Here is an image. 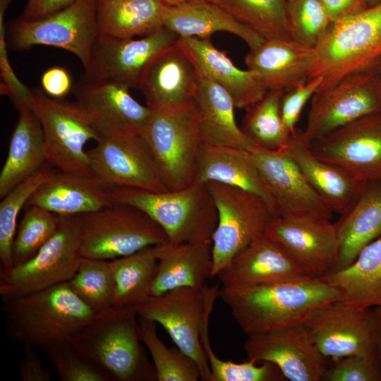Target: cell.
Returning <instances> with one entry per match:
<instances>
[{
    "mask_svg": "<svg viewBox=\"0 0 381 381\" xmlns=\"http://www.w3.org/2000/svg\"><path fill=\"white\" fill-rule=\"evenodd\" d=\"M219 297L246 336L304 322L318 309L342 298L323 277L310 275L236 286H222Z\"/></svg>",
    "mask_w": 381,
    "mask_h": 381,
    "instance_id": "6da1fadb",
    "label": "cell"
},
{
    "mask_svg": "<svg viewBox=\"0 0 381 381\" xmlns=\"http://www.w3.org/2000/svg\"><path fill=\"white\" fill-rule=\"evenodd\" d=\"M69 339L113 380H157L154 365L141 345L136 308L112 306L96 314Z\"/></svg>",
    "mask_w": 381,
    "mask_h": 381,
    "instance_id": "7a4b0ae2",
    "label": "cell"
},
{
    "mask_svg": "<svg viewBox=\"0 0 381 381\" xmlns=\"http://www.w3.org/2000/svg\"><path fill=\"white\" fill-rule=\"evenodd\" d=\"M2 305L8 336L40 350L69 338L95 315L67 282L3 301Z\"/></svg>",
    "mask_w": 381,
    "mask_h": 381,
    "instance_id": "3957f363",
    "label": "cell"
},
{
    "mask_svg": "<svg viewBox=\"0 0 381 381\" xmlns=\"http://www.w3.org/2000/svg\"><path fill=\"white\" fill-rule=\"evenodd\" d=\"M109 195L112 202L128 204L145 212L162 228L169 243L212 242L218 217L206 183H193L164 192L113 187Z\"/></svg>",
    "mask_w": 381,
    "mask_h": 381,
    "instance_id": "277c9868",
    "label": "cell"
},
{
    "mask_svg": "<svg viewBox=\"0 0 381 381\" xmlns=\"http://www.w3.org/2000/svg\"><path fill=\"white\" fill-rule=\"evenodd\" d=\"M140 136L169 190H180L194 183L202 142L193 99L177 107L152 110Z\"/></svg>",
    "mask_w": 381,
    "mask_h": 381,
    "instance_id": "5b68a950",
    "label": "cell"
},
{
    "mask_svg": "<svg viewBox=\"0 0 381 381\" xmlns=\"http://www.w3.org/2000/svg\"><path fill=\"white\" fill-rule=\"evenodd\" d=\"M310 78L320 77L318 90L347 74L371 67L381 56V4L331 24L315 49Z\"/></svg>",
    "mask_w": 381,
    "mask_h": 381,
    "instance_id": "8992f818",
    "label": "cell"
},
{
    "mask_svg": "<svg viewBox=\"0 0 381 381\" xmlns=\"http://www.w3.org/2000/svg\"><path fill=\"white\" fill-rule=\"evenodd\" d=\"M84 258L111 260L169 242L162 228L141 210L113 202L77 215Z\"/></svg>",
    "mask_w": 381,
    "mask_h": 381,
    "instance_id": "52a82bcc",
    "label": "cell"
},
{
    "mask_svg": "<svg viewBox=\"0 0 381 381\" xmlns=\"http://www.w3.org/2000/svg\"><path fill=\"white\" fill-rule=\"evenodd\" d=\"M219 285L202 289L181 287L151 296L136 308L138 316L159 324L177 348L198 365L201 380H211V370L201 342L202 329L209 321Z\"/></svg>",
    "mask_w": 381,
    "mask_h": 381,
    "instance_id": "ba28073f",
    "label": "cell"
},
{
    "mask_svg": "<svg viewBox=\"0 0 381 381\" xmlns=\"http://www.w3.org/2000/svg\"><path fill=\"white\" fill-rule=\"evenodd\" d=\"M28 102L42 128L47 162L61 172L95 176L85 145L99 136L77 104L36 88L30 90Z\"/></svg>",
    "mask_w": 381,
    "mask_h": 381,
    "instance_id": "9c48e42d",
    "label": "cell"
},
{
    "mask_svg": "<svg viewBox=\"0 0 381 381\" xmlns=\"http://www.w3.org/2000/svg\"><path fill=\"white\" fill-rule=\"evenodd\" d=\"M54 236L31 259L0 269V296L6 301L68 282L84 258L77 215L59 216Z\"/></svg>",
    "mask_w": 381,
    "mask_h": 381,
    "instance_id": "30bf717a",
    "label": "cell"
},
{
    "mask_svg": "<svg viewBox=\"0 0 381 381\" xmlns=\"http://www.w3.org/2000/svg\"><path fill=\"white\" fill-rule=\"evenodd\" d=\"M217 211V224L212 239V278L231 258L265 230L275 217L259 195L217 181L205 183Z\"/></svg>",
    "mask_w": 381,
    "mask_h": 381,
    "instance_id": "8fae6325",
    "label": "cell"
},
{
    "mask_svg": "<svg viewBox=\"0 0 381 381\" xmlns=\"http://www.w3.org/2000/svg\"><path fill=\"white\" fill-rule=\"evenodd\" d=\"M381 111V80L368 67L346 75L312 97L303 141H313L363 116Z\"/></svg>",
    "mask_w": 381,
    "mask_h": 381,
    "instance_id": "7c38bea8",
    "label": "cell"
},
{
    "mask_svg": "<svg viewBox=\"0 0 381 381\" xmlns=\"http://www.w3.org/2000/svg\"><path fill=\"white\" fill-rule=\"evenodd\" d=\"M9 32L14 49L25 50L35 45L64 49L78 56L85 68L99 35L97 0H75L64 8L38 20L20 18L11 23Z\"/></svg>",
    "mask_w": 381,
    "mask_h": 381,
    "instance_id": "4fadbf2b",
    "label": "cell"
},
{
    "mask_svg": "<svg viewBox=\"0 0 381 381\" xmlns=\"http://www.w3.org/2000/svg\"><path fill=\"white\" fill-rule=\"evenodd\" d=\"M179 38L164 26L139 39L99 35L83 80L110 82L140 90L153 61Z\"/></svg>",
    "mask_w": 381,
    "mask_h": 381,
    "instance_id": "5bb4252c",
    "label": "cell"
},
{
    "mask_svg": "<svg viewBox=\"0 0 381 381\" xmlns=\"http://www.w3.org/2000/svg\"><path fill=\"white\" fill-rule=\"evenodd\" d=\"M96 143L87 155L94 176L107 186L169 190L140 135L100 137Z\"/></svg>",
    "mask_w": 381,
    "mask_h": 381,
    "instance_id": "9a60e30c",
    "label": "cell"
},
{
    "mask_svg": "<svg viewBox=\"0 0 381 381\" xmlns=\"http://www.w3.org/2000/svg\"><path fill=\"white\" fill-rule=\"evenodd\" d=\"M304 325L320 352L334 361L376 355L372 308L340 299L318 309Z\"/></svg>",
    "mask_w": 381,
    "mask_h": 381,
    "instance_id": "2e32d148",
    "label": "cell"
},
{
    "mask_svg": "<svg viewBox=\"0 0 381 381\" xmlns=\"http://www.w3.org/2000/svg\"><path fill=\"white\" fill-rule=\"evenodd\" d=\"M311 152L358 180H381V111L363 116L313 141Z\"/></svg>",
    "mask_w": 381,
    "mask_h": 381,
    "instance_id": "e0dca14e",
    "label": "cell"
},
{
    "mask_svg": "<svg viewBox=\"0 0 381 381\" xmlns=\"http://www.w3.org/2000/svg\"><path fill=\"white\" fill-rule=\"evenodd\" d=\"M264 233L286 251L305 274L322 277L336 267L339 243L335 223L330 219L277 216Z\"/></svg>",
    "mask_w": 381,
    "mask_h": 381,
    "instance_id": "ac0fdd59",
    "label": "cell"
},
{
    "mask_svg": "<svg viewBox=\"0 0 381 381\" xmlns=\"http://www.w3.org/2000/svg\"><path fill=\"white\" fill-rule=\"evenodd\" d=\"M244 349L247 359L270 362L291 381H322L328 368L304 324L247 336Z\"/></svg>",
    "mask_w": 381,
    "mask_h": 381,
    "instance_id": "d6986e66",
    "label": "cell"
},
{
    "mask_svg": "<svg viewBox=\"0 0 381 381\" xmlns=\"http://www.w3.org/2000/svg\"><path fill=\"white\" fill-rule=\"evenodd\" d=\"M75 103L100 137L141 135L152 110L138 102L129 89L110 82L78 83Z\"/></svg>",
    "mask_w": 381,
    "mask_h": 381,
    "instance_id": "ffe728a7",
    "label": "cell"
},
{
    "mask_svg": "<svg viewBox=\"0 0 381 381\" xmlns=\"http://www.w3.org/2000/svg\"><path fill=\"white\" fill-rule=\"evenodd\" d=\"M251 153L272 193L279 216L332 218L333 212L309 184L288 148L269 152L257 147Z\"/></svg>",
    "mask_w": 381,
    "mask_h": 381,
    "instance_id": "44dd1931",
    "label": "cell"
},
{
    "mask_svg": "<svg viewBox=\"0 0 381 381\" xmlns=\"http://www.w3.org/2000/svg\"><path fill=\"white\" fill-rule=\"evenodd\" d=\"M178 42L191 59L199 75L224 88L236 108L246 109L268 91L257 72L236 67L224 52L214 46L210 38L179 37Z\"/></svg>",
    "mask_w": 381,
    "mask_h": 381,
    "instance_id": "7402d4cb",
    "label": "cell"
},
{
    "mask_svg": "<svg viewBox=\"0 0 381 381\" xmlns=\"http://www.w3.org/2000/svg\"><path fill=\"white\" fill-rule=\"evenodd\" d=\"M198 78L193 62L177 42L153 61L140 90L152 110L168 109L193 99Z\"/></svg>",
    "mask_w": 381,
    "mask_h": 381,
    "instance_id": "603a6c76",
    "label": "cell"
},
{
    "mask_svg": "<svg viewBox=\"0 0 381 381\" xmlns=\"http://www.w3.org/2000/svg\"><path fill=\"white\" fill-rule=\"evenodd\" d=\"M303 274L286 251L263 233L234 255L217 277L222 286H236Z\"/></svg>",
    "mask_w": 381,
    "mask_h": 381,
    "instance_id": "cb8c5ba5",
    "label": "cell"
},
{
    "mask_svg": "<svg viewBox=\"0 0 381 381\" xmlns=\"http://www.w3.org/2000/svg\"><path fill=\"white\" fill-rule=\"evenodd\" d=\"M315 62V49L282 40H265L245 59L248 69L260 75L267 90L283 94L306 83Z\"/></svg>",
    "mask_w": 381,
    "mask_h": 381,
    "instance_id": "d4e9b609",
    "label": "cell"
},
{
    "mask_svg": "<svg viewBox=\"0 0 381 381\" xmlns=\"http://www.w3.org/2000/svg\"><path fill=\"white\" fill-rule=\"evenodd\" d=\"M217 181L261 197L276 216L274 198L251 152L234 147L202 145L194 183Z\"/></svg>",
    "mask_w": 381,
    "mask_h": 381,
    "instance_id": "484cf974",
    "label": "cell"
},
{
    "mask_svg": "<svg viewBox=\"0 0 381 381\" xmlns=\"http://www.w3.org/2000/svg\"><path fill=\"white\" fill-rule=\"evenodd\" d=\"M158 260L151 296L181 287L202 289L212 278V242H169L155 246Z\"/></svg>",
    "mask_w": 381,
    "mask_h": 381,
    "instance_id": "4316f807",
    "label": "cell"
},
{
    "mask_svg": "<svg viewBox=\"0 0 381 381\" xmlns=\"http://www.w3.org/2000/svg\"><path fill=\"white\" fill-rule=\"evenodd\" d=\"M288 150L309 184L333 213L344 214L367 183L339 166L316 157L303 141L300 130L291 134Z\"/></svg>",
    "mask_w": 381,
    "mask_h": 381,
    "instance_id": "83f0119b",
    "label": "cell"
},
{
    "mask_svg": "<svg viewBox=\"0 0 381 381\" xmlns=\"http://www.w3.org/2000/svg\"><path fill=\"white\" fill-rule=\"evenodd\" d=\"M109 188L95 176L58 171L37 189L26 205H36L59 216L78 215L111 205Z\"/></svg>",
    "mask_w": 381,
    "mask_h": 381,
    "instance_id": "f1b7e54d",
    "label": "cell"
},
{
    "mask_svg": "<svg viewBox=\"0 0 381 381\" xmlns=\"http://www.w3.org/2000/svg\"><path fill=\"white\" fill-rule=\"evenodd\" d=\"M193 100L202 145L234 147L250 152L258 147L237 125L233 99L221 86L199 75Z\"/></svg>",
    "mask_w": 381,
    "mask_h": 381,
    "instance_id": "f546056e",
    "label": "cell"
},
{
    "mask_svg": "<svg viewBox=\"0 0 381 381\" xmlns=\"http://www.w3.org/2000/svg\"><path fill=\"white\" fill-rule=\"evenodd\" d=\"M164 26L179 37L210 38L217 32H226L242 39L250 51L259 48L265 39L240 23L220 6L210 1H189L166 6Z\"/></svg>",
    "mask_w": 381,
    "mask_h": 381,
    "instance_id": "4dcf8cb0",
    "label": "cell"
},
{
    "mask_svg": "<svg viewBox=\"0 0 381 381\" xmlns=\"http://www.w3.org/2000/svg\"><path fill=\"white\" fill-rule=\"evenodd\" d=\"M14 103L18 116L0 173L1 198L47 162L43 131L38 119L28 100Z\"/></svg>",
    "mask_w": 381,
    "mask_h": 381,
    "instance_id": "1f68e13d",
    "label": "cell"
},
{
    "mask_svg": "<svg viewBox=\"0 0 381 381\" xmlns=\"http://www.w3.org/2000/svg\"><path fill=\"white\" fill-rule=\"evenodd\" d=\"M335 225L339 253L334 270H337L350 265L367 245L381 237V180L367 182Z\"/></svg>",
    "mask_w": 381,
    "mask_h": 381,
    "instance_id": "d6a6232c",
    "label": "cell"
},
{
    "mask_svg": "<svg viewBox=\"0 0 381 381\" xmlns=\"http://www.w3.org/2000/svg\"><path fill=\"white\" fill-rule=\"evenodd\" d=\"M166 4L162 0H97L99 35L133 38L164 26Z\"/></svg>",
    "mask_w": 381,
    "mask_h": 381,
    "instance_id": "836d02e7",
    "label": "cell"
},
{
    "mask_svg": "<svg viewBox=\"0 0 381 381\" xmlns=\"http://www.w3.org/2000/svg\"><path fill=\"white\" fill-rule=\"evenodd\" d=\"M342 300L362 308H381V237L367 245L349 266L322 277Z\"/></svg>",
    "mask_w": 381,
    "mask_h": 381,
    "instance_id": "e575fe53",
    "label": "cell"
},
{
    "mask_svg": "<svg viewBox=\"0 0 381 381\" xmlns=\"http://www.w3.org/2000/svg\"><path fill=\"white\" fill-rule=\"evenodd\" d=\"M109 261L116 286L113 306L136 308L151 296L158 266L155 246Z\"/></svg>",
    "mask_w": 381,
    "mask_h": 381,
    "instance_id": "d590c367",
    "label": "cell"
},
{
    "mask_svg": "<svg viewBox=\"0 0 381 381\" xmlns=\"http://www.w3.org/2000/svg\"><path fill=\"white\" fill-rule=\"evenodd\" d=\"M265 40H292L286 0H210Z\"/></svg>",
    "mask_w": 381,
    "mask_h": 381,
    "instance_id": "8d00e7d4",
    "label": "cell"
},
{
    "mask_svg": "<svg viewBox=\"0 0 381 381\" xmlns=\"http://www.w3.org/2000/svg\"><path fill=\"white\" fill-rule=\"evenodd\" d=\"M283 93L268 90L264 97L246 110L241 130L258 147L277 152L289 147L291 133L281 114Z\"/></svg>",
    "mask_w": 381,
    "mask_h": 381,
    "instance_id": "74e56055",
    "label": "cell"
},
{
    "mask_svg": "<svg viewBox=\"0 0 381 381\" xmlns=\"http://www.w3.org/2000/svg\"><path fill=\"white\" fill-rule=\"evenodd\" d=\"M57 171L53 166L46 162L38 171L18 183L2 198L0 203L1 268L7 269L13 266L12 246L20 210L26 206L37 189Z\"/></svg>",
    "mask_w": 381,
    "mask_h": 381,
    "instance_id": "f35d334b",
    "label": "cell"
},
{
    "mask_svg": "<svg viewBox=\"0 0 381 381\" xmlns=\"http://www.w3.org/2000/svg\"><path fill=\"white\" fill-rule=\"evenodd\" d=\"M142 343L150 351L157 381H198L201 380L196 363L179 348H168L157 335L155 322L138 316Z\"/></svg>",
    "mask_w": 381,
    "mask_h": 381,
    "instance_id": "ab89813d",
    "label": "cell"
},
{
    "mask_svg": "<svg viewBox=\"0 0 381 381\" xmlns=\"http://www.w3.org/2000/svg\"><path fill=\"white\" fill-rule=\"evenodd\" d=\"M67 283L95 315L114 305L116 286L109 260L83 258Z\"/></svg>",
    "mask_w": 381,
    "mask_h": 381,
    "instance_id": "60d3db41",
    "label": "cell"
},
{
    "mask_svg": "<svg viewBox=\"0 0 381 381\" xmlns=\"http://www.w3.org/2000/svg\"><path fill=\"white\" fill-rule=\"evenodd\" d=\"M12 246L14 265L27 262L54 236L59 226V215L36 205H26Z\"/></svg>",
    "mask_w": 381,
    "mask_h": 381,
    "instance_id": "b9f144b4",
    "label": "cell"
},
{
    "mask_svg": "<svg viewBox=\"0 0 381 381\" xmlns=\"http://www.w3.org/2000/svg\"><path fill=\"white\" fill-rule=\"evenodd\" d=\"M209 321L201 333V342L211 370L210 381H283L285 377L280 370L270 362L247 359L242 363L219 358L213 351L208 334Z\"/></svg>",
    "mask_w": 381,
    "mask_h": 381,
    "instance_id": "7bdbcfd3",
    "label": "cell"
},
{
    "mask_svg": "<svg viewBox=\"0 0 381 381\" xmlns=\"http://www.w3.org/2000/svg\"><path fill=\"white\" fill-rule=\"evenodd\" d=\"M49 358L62 381H110L111 377L82 354L69 338L40 350Z\"/></svg>",
    "mask_w": 381,
    "mask_h": 381,
    "instance_id": "ee69618b",
    "label": "cell"
},
{
    "mask_svg": "<svg viewBox=\"0 0 381 381\" xmlns=\"http://www.w3.org/2000/svg\"><path fill=\"white\" fill-rule=\"evenodd\" d=\"M289 23L292 40L315 49L332 23L320 0L288 2Z\"/></svg>",
    "mask_w": 381,
    "mask_h": 381,
    "instance_id": "f6af8a7d",
    "label": "cell"
},
{
    "mask_svg": "<svg viewBox=\"0 0 381 381\" xmlns=\"http://www.w3.org/2000/svg\"><path fill=\"white\" fill-rule=\"evenodd\" d=\"M322 381H381V366L376 355L346 356L328 367Z\"/></svg>",
    "mask_w": 381,
    "mask_h": 381,
    "instance_id": "bcb514c9",
    "label": "cell"
},
{
    "mask_svg": "<svg viewBox=\"0 0 381 381\" xmlns=\"http://www.w3.org/2000/svg\"><path fill=\"white\" fill-rule=\"evenodd\" d=\"M322 83L320 77L309 79L302 85L283 94L281 102V114L283 122L289 131L293 134L296 128L303 108L318 91Z\"/></svg>",
    "mask_w": 381,
    "mask_h": 381,
    "instance_id": "7dc6e473",
    "label": "cell"
},
{
    "mask_svg": "<svg viewBox=\"0 0 381 381\" xmlns=\"http://www.w3.org/2000/svg\"><path fill=\"white\" fill-rule=\"evenodd\" d=\"M33 347L24 346L19 358V373L22 381H50L52 370L46 368Z\"/></svg>",
    "mask_w": 381,
    "mask_h": 381,
    "instance_id": "c3c4849f",
    "label": "cell"
},
{
    "mask_svg": "<svg viewBox=\"0 0 381 381\" xmlns=\"http://www.w3.org/2000/svg\"><path fill=\"white\" fill-rule=\"evenodd\" d=\"M41 84L43 91L47 95L56 99L66 96L72 87L69 73L65 68L59 66L47 69L42 75Z\"/></svg>",
    "mask_w": 381,
    "mask_h": 381,
    "instance_id": "681fc988",
    "label": "cell"
},
{
    "mask_svg": "<svg viewBox=\"0 0 381 381\" xmlns=\"http://www.w3.org/2000/svg\"><path fill=\"white\" fill-rule=\"evenodd\" d=\"M332 23L350 17L370 6L368 0H320Z\"/></svg>",
    "mask_w": 381,
    "mask_h": 381,
    "instance_id": "f907efd6",
    "label": "cell"
},
{
    "mask_svg": "<svg viewBox=\"0 0 381 381\" xmlns=\"http://www.w3.org/2000/svg\"><path fill=\"white\" fill-rule=\"evenodd\" d=\"M75 0H28L20 18L38 20L59 11Z\"/></svg>",
    "mask_w": 381,
    "mask_h": 381,
    "instance_id": "816d5d0a",
    "label": "cell"
},
{
    "mask_svg": "<svg viewBox=\"0 0 381 381\" xmlns=\"http://www.w3.org/2000/svg\"><path fill=\"white\" fill-rule=\"evenodd\" d=\"M375 353L381 366V308H372Z\"/></svg>",
    "mask_w": 381,
    "mask_h": 381,
    "instance_id": "f5cc1de1",
    "label": "cell"
},
{
    "mask_svg": "<svg viewBox=\"0 0 381 381\" xmlns=\"http://www.w3.org/2000/svg\"><path fill=\"white\" fill-rule=\"evenodd\" d=\"M167 6H174L179 4L189 2V1H210V0H162Z\"/></svg>",
    "mask_w": 381,
    "mask_h": 381,
    "instance_id": "db71d44e",
    "label": "cell"
},
{
    "mask_svg": "<svg viewBox=\"0 0 381 381\" xmlns=\"http://www.w3.org/2000/svg\"><path fill=\"white\" fill-rule=\"evenodd\" d=\"M372 67L374 68L377 75L381 80V56H380L373 64Z\"/></svg>",
    "mask_w": 381,
    "mask_h": 381,
    "instance_id": "11a10c76",
    "label": "cell"
},
{
    "mask_svg": "<svg viewBox=\"0 0 381 381\" xmlns=\"http://www.w3.org/2000/svg\"><path fill=\"white\" fill-rule=\"evenodd\" d=\"M370 6L381 4V0H368Z\"/></svg>",
    "mask_w": 381,
    "mask_h": 381,
    "instance_id": "9f6ffc18",
    "label": "cell"
},
{
    "mask_svg": "<svg viewBox=\"0 0 381 381\" xmlns=\"http://www.w3.org/2000/svg\"><path fill=\"white\" fill-rule=\"evenodd\" d=\"M286 1H287V2H291V1H293L294 0H286Z\"/></svg>",
    "mask_w": 381,
    "mask_h": 381,
    "instance_id": "6f0895ef",
    "label": "cell"
}]
</instances>
